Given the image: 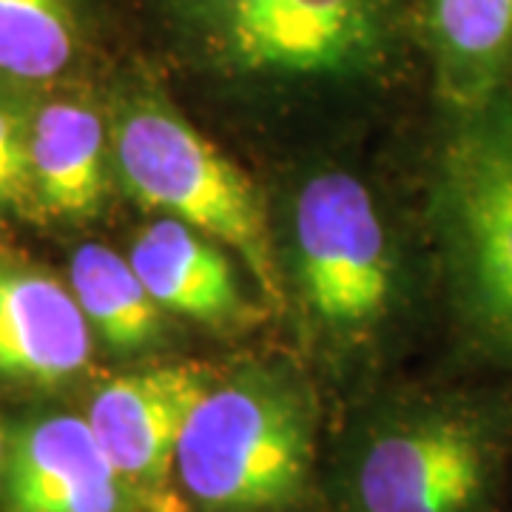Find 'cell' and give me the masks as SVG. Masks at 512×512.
I'll return each instance as SVG.
<instances>
[{"label":"cell","mask_w":512,"mask_h":512,"mask_svg":"<svg viewBox=\"0 0 512 512\" xmlns=\"http://www.w3.org/2000/svg\"><path fill=\"white\" fill-rule=\"evenodd\" d=\"M174 49L205 74L259 89L356 86L396 66L410 0H148Z\"/></svg>","instance_id":"cell-1"},{"label":"cell","mask_w":512,"mask_h":512,"mask_svg":"<svg viewBox=\"0 0 512 512\" xmlns=\"http://www.w3.org/2000/svg\"><path fill=\"white\" fill-rule=\"evenodd\" d=\"M427 222L464 336L512 370V89L444 111Z\"/></svg>","instance_id":"cell-3"},{"label":"cell","mask_w":512,"mask_h":512,"mask_svg":"<svg viewBox=\"0 0 512 512\" xmlns=\"http://www.w3.org/2000/svg\"><path fill=\"white\" fill-rule=\"evenodd\" d=\"M111 165L131 200L183 220L242 259L271 305L285 302V271L254 180L185 120L154 83L120 97L109 128Z\"/></svg>","instance_id":"cell-5"},{"label":"cell","mask_w":512,"mask_h":512,"mask_svg":"<svg viewBox=\"0 0 512 512\" xmlns=\"http://www.w3.org/2000/svg\"><path fill=\"white\" fill-rule=\"evenodd\" d=\"M319 407L291 367H237L188 413L177 484L202 512H288L311 487Z\"/></svg>","instance_id":"cell-4"},{"label":"cell","mask_w":512,"mask_h":512,"mask_svg":"<svg viewBox=\"0 0 512 512\" xmlns=\"http://www.w3.org/2000/svg\"><path fill=\"white\" fill-rule=\"evenodd\" d=\"M0 484L9 512H134L89 419L55 413L6 441Z\"/></svg>","instance_id":"cell-8"},{"label":"cell","mask_w":512,"mask_h":512,"mask_svg":"<svg viewBox=\"0 0 512 512\" xmlns=\"http://www.w3.org/2000/svg\"><path fill=\"white\" fill-rule=\"evenodd\" d=\"M3 458H6V439H3V430H0V470H3Z\"/></svg>","instance_id":"cell-16"},{"label":"cell","mask_w":512,"mask_h":512,"mask_svg":"<svg viewBox=\"0 0 512 512\" xmlns=\"http://www.w3.org/2000/svg\"><path fill=\"white\" fill-rule=\"evenodd\" d=\"M410 29L444 111L512 89V0H410Z\"/></svg>","instance_id":"cell-10"},{"label":"cell","mask_w":512,"mask_h":512,"mask_svg":"<svg viewBox=\"0 0 512 512\" xmlns=\"http://www.w3.org/2000/svg\"><path fill=\"white\" fill-rule=\"evenodd\" d=\"M128 262L163 311L214 328L254 322L225 245L174 217H160L134 239Z\"/></svg>","instance_id":"cell-11"},{"label":"cell","mask_w":512,"mask_h":512,"mask_svg":"<svg viewBox=\"0 0 512 512\" xmlns=\"http://www.w3.org/2000/svg\"><path fill=\"white\" fill-rule=\"evenodd\" d=\"M512 450V402L410 393L370 410L336 461L342 512H495Z\"/></svg>","instance_id":"cell-2"},{"label":"cell","mask_w":512,"mask_h":512,"mask_svg":"<svg viewBox=\"0 0 512 512\" xmlns=\"http://www.w3.org/2000/svg\"><path fill=\"white\" fill-rule=\"evenodd\" d=\"M86 46L83 0H0V77L49 83Z\"/></svg>","instance_id":"cell-14"},{"label":"cell","mask_w":512,"mask_h":512,"mask_svg":"<svg viewBox=\"0 0 512 512\" xmlns=\"http://www.w3.org/2000/svg\"><path fill=\"white\" fill-rule=\"evenodd\" d=\"M92 325L69 285L0 254V379L52 387L92 362Z\"/></svg>","instance_id":"cell-9"},{"label":"cell","mask_w":512,"mask_h":512,"mask_svg":"<svg viewBox=\"0 0 512 512\" xmlns=\"http://www.w3.org/2000/svg\"><path fill=\"white\" fill-rule=\"evenodd\" d=\"M32 205L29 117L0 94V208Z\"/></svg>","instance_id":"cell-15"},{"label":"cell","mask_w":512,"mask_h":512,"mask_svg":"<svg viewBox=\"0 0 512 512\" xmlns=\"http://www.w3.org/2000/svg\"><path fill=\"white\" fill-rule=\"evenodd\" d=\"M288 256L296 302L333 348L367 342L402 302V265L370 188L348 171H319L291 205Z\"/></svg>","instance_id":"cell-6"},{"label":"cell","mask_w":512,"mask_h":512,"mask_svg":"<svg viewBox=\"0 0 512 512\" xmlns=\"http://www.w3.org/2000/svg\"><path fill=\"white\" fill-rule=\"evenodd\" d=\"M69 288L103 345L120 356L151 350L165 336V316L131 262L86 242L72 256Z\"/></svg>","instance_id":"cell-13"},{"label":"cell","mask_w":512,"mask_h":512,"mask_svg":"<svg viewBox=\"0 0 512 512\" xmlns=\"http://www.w3.org/2000/svg\"><path fill=\"white\" fill-rule=\"evenodd\" d=\"M111 137L83 100H52L29 117L32 205L57 220H89L109 191Z\"/></svg>","instance_id":"cell-12"},{"label":"cell","mask_w":512,"mask_h":512,"mask_svg":"<svg viewBox=\"0 0 512 512\" xmlns=\"http://www.w3.org/2000/svg\"><path fill=\"white\" fill-rule=\"evenodd\" d=\"M211 382V370L177 362L117 376L94 393L86 419L137 507L174 510L180 433Z\"/></svg>","instance_id":"cell-7"}]
</instances>
